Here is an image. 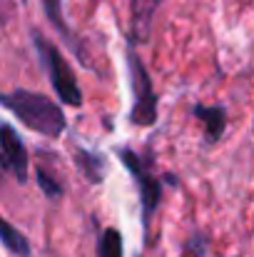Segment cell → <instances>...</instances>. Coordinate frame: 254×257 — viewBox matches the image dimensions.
<instances>
[{
  "label": "cell",
  "mask_w": 254,
  "mask_h": 257,
  "mask_svg": "<svg viewBox=\"0 0 254 257\" xmlns=\"http://www.w3.org/2000/svg\"><path fill=\"white\" fill-rule=\"evenodd\" d=\"M3 245L13 252V255L18 257H30V242H28V237L20 232V230H15L8 220H3Z\"/></svg>",
  "instance_id": "30bf717a"
},
{
  "label": "cell",
  "mask_w": 254,
  "mask_h": 257,
  "mask_svg": "<svg viewBox=\"0 0 254 257\" xmlns=\"http://www.w3.org/2000/svg\"><path fill=\"white\" fill-rule=\"evenodd\" d=\"M75 163H78V170L83 172L90 182H100L102 175H105V160L95 153H87V150H78L75 153Z\"/></svg>",
  "instance_id": "9c48e42d"
},
{
  "label": "cell",
  "mask_w": 254,
  "mask_h": 257,
  "mask_svg": "<svg viewBox=\"0 0 254 257\" xmlns=\"http://www.w3.org/2000/svg\"><path fill=\"white\" fill-rule=\"evenodd\" d=\"M3 105L33 133H40L45 138H60L65 133V122H68L65 112L60 110L58 102H53L50 97H45L40 92L18 87V90L3 95Z\"/></svg>",
  "instance_id": "6da1fadb"
},
{
  "label": "cell",
  "mask_w": 254,
  "mask_h": 257,
  "mask_svg": "<svg viewBox=\"0 0 254 257\" xmlns=\"http://www.w3.org/2000/svg\"><path fill=\"white\" fill-rule=\"evenodd\" d=\"M97 257H122V235L115 227H105L97 240Z\"/></svg>",
  "instance_id": "8fae6325"
},
{
  "label": "cell",
  "mask_w": 254,
  "mask_h": 257,
  "mask_svg": "<svg viewBox=\"0 0 254 257\" xmlns=\"http://www.w3.org/2000/svg\"><path fill=\"white\" fill-rule=\"evenodd\" d=\"M38 185H40V190H43L50 200L63 197V185H60V182H58L48 170H43V168L38 170Z\"/></svg>",
  "instance_id": "7c38bea8"
},
{
  "label": "cell",
  "mask_w": 254,
  "mask_h": 257,
  "mask_svg": "<svg viewBox=\"0 0 254 257\" xmlns=\"http://www.w3.org/2000/svg\"><path fill=\"white\" fill-rule=\"evenodd\" d=\"M43 8H45V15H48V20L55 25V30L65 38V43L75 50V55H83V48L78 45V40H75V35H73V30L68 28V23H65V15H63V0H43Z\"/></svg>",
  "instance_id": "ba28073f"
},
{
  "label": "cell",
  "mask_w": 254,
  "mask_h": 257,
  "mask_svg": "<svg viewBox=\"0 0 254 257\" xmlns=\"http://www.w3.org/2000/svg\"><path fill=\"white\" fill-rule=\"evenodd\" d=\"M157 8H160V0H130L132 38H135L137 43H147V40H150Z\"/></svg>",
  "instance_id": "8992f818"
},
{
  "label": "cell",
  "mask_w": 254,
  "mask_h": 257,
  "mask_svg": "<svg viewBox=\"0 0 254 257\" xmlns=\"http://www.w3.org/2000/svg\"><path fill=\"white\" fill-rule=\"evenodd\" d=\"M0 148H3V168L10 172L20 185H25L28 182V168H30L28 150H25V143L20 140V135L8 122L0 130Z\"/></svg>",
  "instance_id": "5b68a950"
},
{
  "label": "cell",
  "mask_w": 254,
  "mask_h": 257,
  "mask_svg": "<svg viewBox=\"0 0 254 257\" xmlns=\"http://www.w3.org/2000/svg\"><path fill=\"white\" fill-rule=\"evenodd\" d=\"M194 115L204 125V140L207 143H217L224 135V125H227L224 107H219V105H209V107L207 105H197L194 107Z\"/></svg>",
  "instance_id": "52a82bcc"
},
{
  "label": "cell",
  "mask_w": 254,
  "mask_h": 257,
  "mask_svg": "<svg viewBox=\"0 0 254 257\" xmlns=\"http://www.w3.org/2000/svg\"><path fill=\"white\" fill-rule=\"evenodd\" d=\"M33 40H35V48H38V53H40V58H43V63H45L48 78H50V83H53L55 95L60 97V102L73 105V107H80V105H83V90H80L78 80H75L73 68L65 63V58L60 55V50H58L50 40H45V38L38 35V33H33Z\"/></svg>",
  "instance_id": "7a4b0ae2"
},
{
  "label": "cell",
  "mask_w": 254,
  "mask_h": 257,
  "mask_svg": "<svg viewBox=\"0 0 254 257\" xmlns=\"http://www.w3.org/2000/svg\"><path fill=\"white\" fill-rule=\"evenodd\" d=\"M120 158L125 160V168L130 170V175L135 177L137 182V190H140V202H142V220H145V230L150 227L152 222V215L155 210L160 207V197H162V185H160V177H155L150 165L132 150H122Z\"/></svg>",
  "instance_id": "277c9868"
},
{
  "label": "cell",
  "mask_w": 254,
  "mask_h": 257,
  "mask_svg": "<svg viewBox=\"0 0 254 257\" xmlns=\"http://www.w3.org/2000/svg\"><path fill=\"white\" fill-rule=\"evenodd\" d=\"M127 63H130V80H132V92H135V105H132L130 120L137 127H150L157 120V92H155L152 80L132 45L127 48Z\"/></svg>",
  "instance_id": "3957f363"
}]
</instances>
